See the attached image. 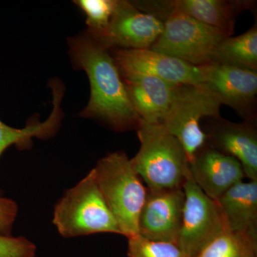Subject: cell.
Listing matches in <instances>:
<instances>
[{
    "mask_svg": "<svg viewBox=\"0 0 257 257\" xmlns=\"http://www.w3.org/2000/svg\"><path fill=\"white\" fill-rule=\"evenodd\" d=\"M219 98L200 84L177 86L169 110L160 123L182 145L189 162L207 144L203 118L221 117Z\"/></svg>",
    "mask_w": 257,
    "mask_h": 257,
    "instance_id": "6",
    "label": "cell"
},
{
    "mask_svg": "<svg viewBox=\"0 0 257 257\" xmlns=\"http://www.w3.org/2000/svg\"><path fill=\"white\" fill-rule=\"evenodd\" d=\"M121 78L140 121L160 124L169 110L177 86L151 76L130 75Z\"/></svg>",
    "mask_w": 257,
    "mask_h": 257,
    "instance_id": "14",
    "label": "cell"
},
{
    "mask_svg": "<svg viewBox=\"0 0 257 257\" xmlns=\"http://www.w3.org/2000/svg\"><path fill=\"white\" fill-rule=\"evenodd\" d=\"M140 8L163 23V32L152 50L192 65L210 63L216 47L228 37L181 11L173 1H142Z\"/></svg>",
    "mask_w": 257,
    "mask_h": 257,
    "instance_id": "2",
    "label": "cell"
},
{
    "mask_svg": "<svg viewBox=\"0 0 257 257\" xmlns=\"http://www.w3.org/2000/svg\"><path fill=\"white\" fill-rule=\"evenodd\" d=\"M183 189L150 192L138 220L139 234L154 241L177 244L182 226L184 204Z\"/></svg>",
    "mask_w": 257,
    "mask_h": 257,
    "instance_id": "11",
    "label": "cell"
},
{
    "mask_svg": "<svg viewBox=\"0 0 257 257\" xmlns=\"http://www.w3.org/2000/svg\"><path fill=\"white\" fill-rule=\"evenodd\" d=\"M202 84L241 116L256 122L257 72L210 62L199 66Z\"/></svg>",
    "mask_w": 257,
    "mask_h": 257,
    "instance_id": "8",
    "label": "cell"
},
{
    "mask_svg": "<svg viewBox=\"0 0 257 257\" xmlns=\"http://www.w3.org/2000/svg\"><path fill=\"white\" fill-rule=\"evenodd\" d=\"M37 246L25 236L0 234V257H35Z\"/></svg>",
    "mask_w": 257,
    "mask_h": 257,
    "instance_id": "22",
    "label": "cell"
},
{
    "mask_svg": "<svg viewBox=\"0 0 257 257\" xmlns=\"http://www.w3.org/2000/svg\"><path fill=\"white\" fill-rule=\"evenodd\" d=\"M184 204L177 246L189 257L198 253L227 229L219 205L189 177L183 187Z\"/></svg>",
    "mask_w": 257,
    "mask_h": 257,
    "instance_id": "7",
    "label": "cell"
},
{
    "mask_svg": "<svg viewBox=\"0 0 257 257\" xmlns=\"http://www.w3.org/2000/svg\"><path fill=\"white\" fill-rule=\"evenodd\" d=\"M110 51L121 77L151 76L176 86L202 84L199 67L151 48Z\"/></svg>",
    "mask_w": 257,
    "mask_h": 257,
    "instance_id": "9",
    "label": "cell"
},
{
    "mask_svg": "<svg viewBox=\"0 0 257 257\" xmlns=\"http://www.w3.org/2000/svg\"><path fill=\"white\" fill-rule=\"evenodd\" d=\"M136 130L140 147L131 162L147 190L183 189L191 176L189 161L177 138L160 123L140 121Z\"/></svg>",
    "mask_w": 257,
    "mask_h": 257,
    "instance_id": "3",
    "label": "cell"
},
{
    "mask_svg": "<svg viewBox=\"0 0 257 257\" xmlns=\"http://www.w3.org/2000/svg\"><path fill=\"white\" fill-rule=\"evenodd\" d=\"M18 211V203L0 194V234L12 235Z\"/></svg>",
    "mask_w": 257,
    "mask_h": 257,
    "instance_id": "23",
    "label": "cell"
},
{
    "mask_svg": "<svg viewBox=\"0 0 257 257\" xmlns=\"http://www.w3.org/2000/svg\"><path fill=\"white\" fill-rule=\"evenodd\" d=\"M216 202L228 229L257 241V181L235 184Z\"/></svg>",
    "mask_w": 257,
    "mask_h": 257,
    "instance_id": "16",
    "label": "cell"
},
{
    "mask_svg": "<svg viewBox=\"0 0 257 257\" xmlns=\"http://www.w3.org/2000/svg\"><path fill=\"white\" fill-rule=\"evenodd\" d=\"M211 62L257 72V25L236 37H226L216 47Z\"/></svg>",
    "mask_w": 257,
    "mask_h": 257,
    "instance_id": "18",
    "label": "cell"
},
{
    "mask_svg": "<svg viewBox=\"0 0 257 257\" xmlns=\"http://www.w3.org/2000/svg\"><path fill=\"white\" fill-rule=\"evenodd\" d=\"M256 123H236L221 117L210 118L203 130L207 145L239 161L245 177L251 181H257Z\"/></svg>",
    "mask_w": 257,
    "mask_h": 257,
    "instance_id": "12",
    "label": "cell"
},
{
    "mask_svg": "<svg viewBox=\"0 0 257 257\" xmlns=\"http://www.w3.org/2000/svg\"><path fill=\"white\" fill-rule=\"evenodd\" d=\"M69 55L74 68L87 74L90 97L79 116L104 123L116 132L137 130L140 122L111 55L87 32L69 37Z\"/></svg>",
    "mask_w": 257,
    "mask_h": 257,
    "instance_id": "1",
    "label": "cell"
},
{
    "mask_svg": "<svg viewBox=\"0 0 257 257\" xmlns=\"http://www.w3.org/2000/svg\"><path fill=\"white\" fill-rule=\"evenodd\" d=\"M163 30L156 17L138 10L131 1L116 0L108 31L99 43L109 50L151 48Z\"/></svg>",
    "mask_w": 257,
    "mask_h": 257,
    "instance_id": "10",
    "label": "cell"
},
{
    "mask_svg": "<svg viewBox=\"0 0 257 257\" xmlns=\"http://www.w3.org/2000/svg\"><path fill=\"white\" fill-rule=\"evenodd\" d=\"M98 187L127 239L139 234L138 220L147 189L124 152H114L98 161L92 169Z\"/></svg>",
    "mask_w": 257,
    "mask_h": 257,
    "instance_id": "4",
    "label": "cell"
},
{
    "mask_svg": "<svg viewBox=\"0 0 257 257\" xmlns=\"http://www.w3.org/2000/svg\"><path fill=\"white\" fill-rule=\"evenodd\" d=\"M74 4L86 17V32L100 42L109 29L116 0H76Z\"/></svg>",
    "mask_w": 257,
    "mask_h": 257,
    "instance_id": "20",
    "label": "cell"
},
{
    "mask_svg": "<svg viewBox=\"0 0 257 257\" xmlns=\"http://www.w3.org/2000/svg\"><path fill=\"white\" fill-rule=\"evenodd\" d=\"M52 223L64 238L98 233L121 234L92 170L56 203Z\"/></svg>",
    "mask_w": 257,
    "mask_h": 257,
    "instance_id": "5",
    "label": "cell"
},
{
    "mask_svg": "<svg viewBox=\"0 0 257 257\" xmlns=\"http://www.w3.org/2000/svg\"><path fill=\"white\" fill-rule=\"evenodd\" d=\"M189 170L194 183L215 201L245 177L239 161L207 145L189 162Z\"/></svg>",
    "mask_w": 257,
    "mask_h": 257,
    "instance_id": "13",
    "label": "cell"
},
{
    "mask_svg": "<svg viewBox=\"0 0 257 257\" xmlns=\"http://www.w3.org/2000/svg\"><path fill=\"white\" fill-rule=\"evenodd\" d=\"M257 241L225 229L196 257H256Z\"/></svg>",
    "mask_w": 257,
    "mask_h": 257,
    "instance_id": "19",
    "label": "cell"
},
{
    "mask_svg": "<svg viewBox=\"0 0 257 257\" xmlns=\"http://www.w3.org/2000/svg\"><path fill=\"white\" fill-rule=\"evenodd\" d=\"M127 239L128 257H189L176 243L154 241L140 234Z\"/></svg>",
    "mask_w": 257,
    "mask_h": 257,
    "instance_id": "21",
    "label": "cell"
},
{
    "mask_svg": "<svg viewBox=\"0 0 257 257\" xmlns=\"http://www.w3.org/2000/svg\"><path fill=\"white\" fill-rule=\"evenodd\" d=\"M176 8L200 23L220 30L226 36L234 34L236 19L245 10H253L251 0H175Z\"/></svg>",
    "mask_w": 257,
    "mask_h": 257,
    "instance_id": "17",
    "label": "cell"
},
{
    "mask_svg": "<svg viewBox=\"0 0 257 257\" xmlns=\"http://www.w3.org/2000/svg\"><path fill=\"white\" fill-rule=\"evenodd\" d=\"M50 87L53 106L50 116L45 121H40L38 117H32L25 127L18 128L12 127L0 120V158L10 147L15 146L20 150H30L33 145L34 138L47 140L55 136L59 131L64 116L61 107L64 87L62 83L55 80L50 83Z\"/></svg>",
    "mask_w": 257,
    "mask_h": 257,
    "instance_id": "15",
    "label": "cell"
}]
</instances>
